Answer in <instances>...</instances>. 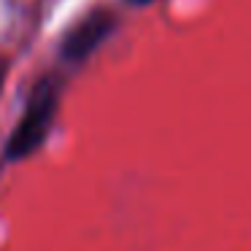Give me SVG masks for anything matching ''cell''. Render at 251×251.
<instances>
[{
  "label": "cell",
  "mask_w": 251,
  "mask_h": 251,
  "mask_svg": "<svg viewBox=\"0 0 251 251\" xmlns=\"http://www.w3.org/2000/svg\"><path fill=\"white\" fill-rule=\"evenodd\" d=\"M54 111H57V92L49 81H44L41 87H35L22 119L14 127L11 138L6 143V157L22 159L30 151H35L49 135V127L54 122Z\"/></svg>",
  "instance_id": "6da1fadb"
},
{
  "label": "cell",
  "mask_w": 251,
  "mask_h": 251,
  "mask_svg": "<svg viewBox=\"0 0 251 251\" xmlns=\"http://www.w3.org/2000/svg\"><path fill=\"white\" fill-rule=\"evenodd\" d=\"M130 3H151V0H130Z\"/></svg>",
  "instance_id": "3957f363"
},
{
  "label": "cell",
  "mask_w": 251,
  "mask_h": 251,
  "mask_svg": "<svg viewBox=\"0 0 251 251\" xmlns=\"http://www.w3.org/2000/svg\"><path fill=\"white\" fill-rule=\"evenodd\" d=\"M111 27H114V19H111L108 14H103V11L89 14L87 19H81V22L65 35V44H62L65 60L78 62L87 54H92V51L105 41V35L111 33Z\"/></svg>",
  "instance_id": "7a4b0ae2"
}]
</instances>
